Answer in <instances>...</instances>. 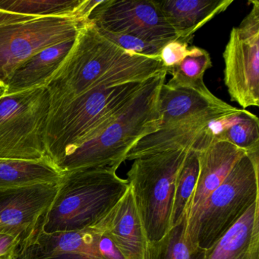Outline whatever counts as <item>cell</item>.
<instances>
[{
    "label": "cell",
    "instance_id": "obj_21",
    "mask_svg": "<svg viewBox=\"0 0 259 259\" xmlns=\"http://www.w3.org/2000/svg\"><path fill=\"white\" fill-rule=\"evenodd\" d=\"M209 130L213 139L229 142L246 154L259 152V119L241 109L234 114L212 121Z\"/></svg>",
    "mask_w": 259,
    "mask_h": 259
},
{
    "label": "cell",
    "instance_id": "obj_10",
    "mask_svg": "<svg viewBox=\"0 0 259 259\" xmlns=\"http://www.w3.org/2000/svg\"><path fill=\"white\" fill-rule=\"evenodd\" d=\"M88 21L100 29L147 41L168 43L180 40L156 0H102Z\"/></svg>",
    "mask_w": 259,
    "mask_h": 259
},
{
    "label": "cell",
    "instance_id": "obj_30",
    "mask_svg": "<svg viewBox=\"0 0 259 259\" xmlns=\"http://www.w3.org/2000/svg\"><path fill=\"white\" fill-rule=\"evenodd\" d=\"M0 259H15L14 251L9 253V254H4L3 256H0Z\"/></svg>",
    "mask_w": 259,
    "mask_h": 259
},
{
    "label": "cell",
    "instance_id": "obj_24",
    "mask_svg": "<svg viewBox=\"0 0 259 259\" xmlns=\"http://www.w3.org/2000/svg\"><path fill=\"white\" fill-rule=\"evenodd\" d=\"M198 172L199 162L198 152L194 150H189L176 180L171 218L172 227L178 224L187 212L198 181Z\"/></svg>",
    "mask_w": 259,
    "mask_h": 259
},
{
    "label": "cell",
    "instance_id": "obj_3",
    "mask_svg": "<svg viewBox=\"0 0 259 259\" xmlns=\"http://www.w3.org/2000/svg\"><path fill=\"white\" fill-rule=\"evenodd\" d=\"M130 188L128 180L107 168L63 172L57 195L44 216L45 233L80 231L101 221Z\"/></svg>",
    "mask_w": 259,
    "mask_h": 259
},
{
    "label": "cell",
    "instance_id": "obj_25",
    "mask_svg": "<svg viewBox=\"0 0 259 259\" xmlns=\"http://www.w3.org/2000/svg\"><path fill=\"white\" fill-rule=\"evenodd\" d=\"M211 66V58L207 51L198 47H189L186 57L167 71V74L172 75L168 83L178 85L203 84L204 74Z\"/></svg>",
    "mask_w": 259,
    "mask_h": 259
},
{
    "label": "cell",
    "instance_id": "obj_6",
    "mask_svg": "<svg viewBox=\"0 0 259 259\" xmlns=\"http://www.w3.org/2000/svg\"><path fill=\"white\" fill-rule=\"evenodd\" d=\"M188 151H163L139 157L127 174L148 242L161 239L172 227L176 180Z\"/></svg>",
    "mask_w": 259,
    "mask_h": 259
},
{
    "label": "cell",
    "instance_id": "obj_16",
    "mask_svg": "<svg viewBox=\"0 0 259 259\" xmlns=\"http://www.w3.org/2000/svg\"><path fill=\"white\" fill-rule=\"evenodd\" d=\"M158 107L161 116L160 127H164L207 112L233 107L217 98L204 83L178 85L167 82L160 89Z\"/></svg>",
    "mask_w": 259,
    "mask_h": 259
},
{
    "label": "cell",
    "instance_id": "obj_15",
    "mask_svg": "<svg viewBox=\"0 0 259 259\" xmlns=\"http://www.w3.org/2000/svg\"><path fill=\"white\" fill-rule=\"evenodd\" d=\"M198 154L199 172L186 212L187 226L193 222L207 198L219 187L238 160L246 153L229 142L213 139Z\"/></svg>",
    "mask_w": 259,
    "mask_h": 259
},
{
    "label": "cell",
    "instance_id": "obj_27",
    "mask_svg": "<svg viewBox=\"0 0 259 259\" xmlns=\"http://www.w3.org/2000/svg\"><path fill=\"white\" fill-rule=\"evenodd\" d=\"M189 44L180 40L168 42L162 49L160 58L166 71L178 65L187 55Z\"/></svg>",
    "mask_w": 259,
    "mask_h": 259
},
{
    "label": "cell",
    "instance_id": "obj_13",
    "mask_svg": "<svg viewBox=\"0 0 259 259\" xmlns=\"http://www.w3.org/2000/svg\"><path fill=\"white\" fill-rule=\"evenodd\" d=\"M98 235L92 227L48 234L40 225L29 239L16 247L15 259H104L98 251Z\"/></svg>",
    "mask_w": 259,
    "mask_h": 259
},
{
    "label": "cell",
    "instance_id": "obj_9",
    "mask_svg": "<svg viewBox=\"0 0 259 259\" xmlns=\"http://www.w3.org/2000/svg\"><path fill=\"white\" fill-rule=\"evenodd\" d=\"M239 26L233 27L226 45L224 81L230 99L243 110L259 106V2Z\"/></svg>",
    "mask_w": 259,
    "mask_h": 259
},
{
    "label": "cell",
    "instance_id": "obj_8",
    "mask_svg": "<svg viewBox=\"0 0 259 259\" xmlns=\"http://www.w3.org/2000/svg\"><path fill=\"white\" fill-rule=\"evenodd\" d=\"M49 111L45 86L1 95L0 160L50 159L46 149Z\"/></svg>",
    "mask_w": 259,
    "mask_h": 259
},
{
    "label": "cell",
    "instance_id": "obj_31",
    "mask_svg": "<svg viewBox=\"0 0 259 259\" xmlns=\"http://www.w3.org/2000/svg\"><path fill=\"white\" fill-rule=\"evenodd\" d=\"M3 95V91L0 89V96Z\"/></svg>",
    "mask_w": 259,
    "mask_h": 259
},
{
    "label": "cell",
    "instance_id": "obj_7",
    "mask_svg": "<svg viewBox=\"0 0 259 259\" xmlns=\"http://www.w3.org/2000/svg\"><path fill=\"white\" fill-rule=\"evenodd\" d=\"M78 16H34L0 10V89L15 71L44 50L75 40Z\"/></svg>",
    "mask_w": 259,
    "mask_h": 259
},
{
    "label": "cell",
    "instance_id": "obj_19",
    "mask_svg": "<svg viewBox=\"0 0 259 259\" xmlns=\"http://www.w3.org/2000/svg\"><path fill=\"white\" fill-rule=\"evenodd\" d=\"M76 39V38H75ZM75 40L64 42L44 50L18 68L6 85L2 95L45 86L73 47Z\"/></svg>",
    "mask_w": 259,
    "mask_h": 259
},
{
    "label": "cell",
    "instance_id": "obj_20",
    "mask_svg": "<svg viewBox=\"0 0 259 259\" xmlns=\"http://www.w3.org/2000/svg\"><path fill=\"white\" fill-rule=\"evenodd\" d=\"M63 172L50 159L0 160V189L60 184Z\"/></svg>",
    "mask_w": 259,
    "mask_h": 259
},
{
    "label": "cell",
    "instance_id": "obj_23",
    "mask_svg": "<svg viewBox=\"0 0 259 259\" xmlns=\"http://www.w3.org/2000/svg\"><path fill=\"white\" fill-rule=\"evenodd\" d=\"M84 2L85 0H1L0 10L27 16H75L84 20L81 14Z\"/></svg>",
    "mask_w": 259,
    "mask_h": 259
},
{
    "label": "cell",
    "instance_id": "obj_11",
    "mask_svg": "<svg viewBox=\"0 0 259 259\" xmlns=\"http://www.w3.org/2000/svg\"><path fill=\"white\" fill-rule=\"evenodd\" d=\"M59 184L0 189V235L29 239L54 201Z\"/></svg>",
    "mask_w": 259,
    "mask_h": 259
},
{
    "label": "cell",
    "instance_id": "obj_12",
    "mask_svg": "<svg viewBox=\"0 0 259 259\" xmlns=\"http://www.w3.org/2000/svg\"><path fill=\"white\" fill-rule=\"evenodd\" d=\"M240 110L234 107L228 110H213L160 127L155 133L138 142L128 151L125 160H134L144 156L176 150H194L198 152L213 140L209 124Z\"/></svg>",
    "mask_w": 259,
    "mask_h": 259
},
{
    "label": "cell",
    "instance_id": "obj_28",
    "mask_svg": "<svg viewBox=\"0 0 259 259\" xmlns=\"http://www.w3.org/2000/svg\"><path fill=\"white\" fill-rule=\"evenodd\" d=\"M98 232L99 233L98 239V251H99L100 254L102 256L103 258L125 259L119 250L118 249L117 247L113 243V241L104 233L99 231Z\"/></svg>",
    "mask_w": 259,
    "mask_h": 259
},
{
    "label": "cell",
    "instance_id": "obj_5",
    "mask_svg": "<svg viewBox=\"0 0 259 259\" xmlns=\"http://www.w3.org/2000/svg\"><path fill=\"white\" fill-rule=\"evenodd\" d=\"M259 152L245 154L203 204L187 236L195 246L207 250L259 200Z\"/></svg>",
    "mask_w": 259,
    "mask_h": 259
},
{
    "label": "cell",
    "instance_id": "obj_17",
    "mask_svg": "<svg viewBox=\"0 0 259 259\" xmlns=\"http://www.w3.org/2000/svg\"><path fill=\"white\" fill-rule=\"evenodd\" d=\"M162 13L175 29L179 39L192 40L194 34L215 16L224 13L233 0H156Z\"/></svg>",
    "mask_w": 259,
    "mask_h": 259
},
{
    "label": "cell",
    "instance_id": "obj_26",
    "mask_svg": "<svg viewBox=\"0 0 259 259\" xmlns=\"http://www.w3.org/2000/svg\"><path fill=\"white\" fill-rule=\"evenodd\" d=\"M98 30L104 37L116 44L122 49L134 54H139V55L145 56V57H160L162 49L165 45L167 44L149 42L139 37L128 35V34L109 32L100 28H98Z\"/></svg>",
    "mask_w": 259,
    "mask_h": 259
},
{
    "label": "cell",
    "instance_id": "obj_22",
    "mask_svg": "<svg viewBox=\"0 0 259 259\" xmlns=\"http://www.w3.org/2000/svg\"><path fill=\"white\" fill-rule=\"evenodd\" d=\"M187 215L161 239L148 242L145 259H205L206 250L195 246L187 236Z\"/></svg>",
    "mask_w": 259,
    "mask_h": 259
},
{
    "label": "cell",
    "instance_id": "obj_1",
    "mask_svg": "<svg viewBox=\"0 0 259 259\" xmlns=\"http://www.w3.org/2000/svg\"><path fill=\"white\" fill-rule=\"evenodd\" d=\"M164 71L160 57L122 49L88 21L80 28L66 58L45 82L50 96L48 124L71 101L92 89L143 82Z\"/></svg>",
    "mask_w": 259,
    "mask_h": 259
},
{
    "label": "cell",
    "instance_id": "obj_14",
    "mask_svg": "<svg viewBox=\"0 0 259 259\" xmlns=\"http://www.w3.org/2000/svg\"><path fill=\"white\" fill-rule=\"evenodd\" d=\"M108 236L125 259H145L147 240L130 187L111 210L92 226Z\"/></svg>",
    "mask_w": 259,
    "mask_h": 259
},
{
    "label": "cell",
    "instance_id": "obj_18",
    "mask_svg": "<svg viewBox=\"0 0 259 259\" xmlns=\"http://www.w3.org/2000/svg\"><path fill=\"white\" fill-rule=\"evenodd\" d=\"M205 259H259V200L206 250Z\"/></svg>",
    "mask_w": 259,
    "mask_h": 259
},
{
    "label": "cell",
    "instance_id": "obj_2",
    "mask_svg": "<svg viewBox=\"0 0 259 259\" xmlns=\"http://www.w3.org/2000/svg\"><path fill=\"white\" fill-rule=\"evenodd\" d=\"M166 75L164 71L150 78L110 125L71 151L57 167L63 172L87 168L117 170L138 142L160 130L159 96Z\"/></svg>",
    "mask_w": 259,
    "mask_h": 259
},
{
    "label": "cell",
    "instance_id": "obj_4",
    "mask_svg": "<svg viewBox=\"0 0 259 259\" xmlns=\"http://www.w3.org/2000/svg\"><path fill=\"white\" fill-rule=\"evenodd\" d=\"M148 81L96 88L71 101L47 125L50 160L57 166L75 148L105 130Z\"/></svg>",
    "mask_w": 259,
    "mask_h": 259
},
{
    "label": "cell",
    "instance_id": "obj_29",
    "mask_svg": "<svg viewBox=\"0 0 259 259\" xmlns=\"http://www.w3.org/2000/svg\"><path fill=\"white\" fill-rule=\"evenodd\" d=\"M20 241L7 235H0V256L15 251Z\"/></svg>",
    "mask_w": 259,
    "mask_h": 259
}]
</instances>
